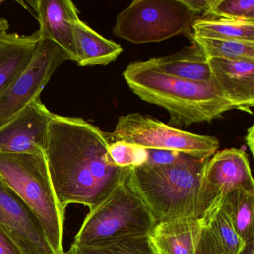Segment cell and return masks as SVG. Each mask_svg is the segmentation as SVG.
I'll return each instance as SVG.
<instances>
[{
	"label": "cell",
	"instance_id": "6da1fadb",
	"mask_svg": "<svg viewBox=\"0 0 254 254\" xmlns=\"http://www.w3.org/2000/svg\"><path fill=\"white\" fill-rule=\"evenodd\" d=\"M109 144L106 132L83 119L55 114L44 154L64 210L71 203L93 210L127 181L130 169L114 163Z\"/></svg>",
	"mask_w": 254,
	"mask_h": 254
},
{
	"label": "cell",
	"instance_id": "7a4b0ae2",
	"mask_svg": "<svg viewBox=\"0 0 254 254\" xmlns=\"http://www.w3.org/2000/svg\"><path fill=\"white\" fill-rule=\"evenodd\" d=\"M123 77L138 97L166 110L170 117L168 126L175 128L211 123L222 118L227 111L238 110L213 81L195 82L170 76L145 61L130 63Z\"/></svg>",
	"mask_w": 254,
	"mask_h": 254
},
{
	"label": "cell",
	"instance_id": "3957f363",
	"mask_svg": "<svg viewBox=\"0 0 254 254\" xmlns=\"http://www.w3.org/2000/svg\"><path fill=\"white\" fill-rule=\"evenodd\" d=\"M208 160L187 155L172 164L142 165L130 169L126 183L157 222L182 218L202 220V182Z\"/></svg>",
	"mask_w": 254,
	"mask_h": 254
},
{
	"label": "cell",
	"instance_id": "277c9868",
	"mask_svg": "<svg viewBox=\"0 0 254 254\" xmlns=\"http://www.w3.org/2000/svg\"><path fill=\"white\" fill-rule=\"evenodd\" d=\"M2 178L37 215L56 254L63 248L65 210L52 184L45 154L0 153Z\"/></svg>",
	"mask_w": 254,
	"mask_h": 254
},
{
	"label": "cell",
	"instance_id": "5b68a950",
	"mask_svg": "<svg viewBox=\"0 0 254 254\" xmlns=\"http://www.w3.org/2000/svg\"><path fill=\"white\" fill-rule=\"evenodd\" d=\"M156 224L148 206L126 182L89 212L72 245L97 246L127 238L148 236Z\"/></svg>",
	"mask_w": 254,
	"mask_h": 254
},
{
	"label": "cell",
	"instance_id": "8992f818",
	"mask_svg": "<svg viewBox=\"0 0 254 254\" xmlns=\"http://www.w3.org/2000/svg\"><path fill=\"white\" fill-rule=\"evenodd\" d=\"M198 19L184 0H134L117 15L113 32L132 44L158 43L187 33Z\"/></svg>",
	"mask_w": 254,
	"mask_h": 254
},
{
	"label": "cell",
	"instance_id": "52a82bcc",
	"mask_svg": "<svg viewBox=\"0 0 254 254\" xmlns=\"http://www.w3.org/2000/svg\"><path fill=\"white\" fill-rule=\"evenodd\" d=\"M106 136L110 142H123L145 149L177 151L201 160L210 158L220 146L215 136L184 131L139 113L119 117L115 130L106 133Z\"/></svg>",
	"mask_w": 254,
	"mask_h": 254
},
{
	"label": "cell",
	"instance_id": "ba28073f",
	"mask_svg": "<svg viewBox=\"0 0 254 254\" xmlns=\"http://www.w3.org/2000/svg\"><path fill=\"white\" fill-rule=\"evenodd\" d=\"M66 60L69 56L60 47L41 38L30 64L0 96V128L40 98L56 69Z\"/></svg>",
	"mask_w": 254,
	"mask_h": 254
},
{
	"label": "cell",
	"instance_id": "9c48e42d",
	"mask_svg": "<svg viewBox=\"0 0 254 254\" xmlns=\"http://www.w3.org/2000/svg\"><path fill=\"white\" fill-rule=\"evenodd\" d=\"M243 190L254 192V183L248 154L237 148L216 151L203 170V224L206 226L220 209L224 197L232 191Z\"/></svg>",
	"mask_w": 254,
	"mask_h": 254
},
{
	"label": "cell",
	"instance_id": "30bf717a",
	"mask_svg": "<svg viewBox=\"0 0 254 254\" xmlns=\"http://www.w3.org/2000/svg\"><path fill=\"white\" fill-rule=\"evenodd\" d=\"M0 229L23 254H56L37 215L1 178Z\"/></svg>",
	"mask_w": 254,
	"mask_h": 254
},
{
	"label": "cell",
	"instance_id": "8fae6325",
	"mask_svg": "<svg viewBox=\"0 0 254 254\" xmlns=\"http://www.w3.org/2000/svg\"><path fill=\"white\" fill-rule=\"evenodd\" d=\"M54 115L40 98L35 99L0 128V153L44 154Z\"/></svg>",
	"mask_w": 254,
	"mask_h": 254
},
{
	"label": "cell",
	"instance_id": "7c38bea8",
	"mask_svg": "<svg viewBox=\"0 0 254 254\" xmlns=\"http://www.w3.org/2000/svg\"><path fill=\"white\" fill-rule=\"evenodd\" d=\"M28 3L38 16L41 38L57 44L69 60L76 62L74 30L80 18L75 4L70 0H34Z\"/></svg>",
	"mask_w": 254,
	"mask_h": 254
},
{
	"label": "cell",
	"instance_id": "4fadbf2b",
	"mask_svg": "<svg viewBox=\"0 0 254 254\" xmlns=\"http://www.w3.org/2000/svg\"><path fill=\"white\" fill-rule=\"evenodd\" d=\"M212 81L238 110L252 115L254 105V61L208 58Z\"/></svg>",
	"mask_w": 254,
	"mask_h": 254
},
{
	"label": "cell",
	"instance_id": "5bb4252c",
	"mask_svg": "<svg viewBox=\"0 0 254 254\" xmlns=\"http://www.w3.org/2000/svg\"><path fill=\"white\" fill-rule=\"evenodd\" d=\"M203 227L195 218L157 221L148 241L154 254H195Z\"/></svg>",
	"mask_w": 254,
	"mask_h": 254
},
{
	"label": "cell",
	"instance_id": "9a60e30c",
	"mask_svg": "<svg viewBox=\"0 0 254 254\" xmlns=\"http://www.w3.org/2000/svg\"><path fill=\"white\" fill-rule=\"evenodd\" d=\"M40 40L39 31L31 35L0 33V96L30 64Z\"/></svg>",
	"mask_w": 254,
	"mask_h": 254
},
{
	"label": "cell",
	"instance_id": "2e32d148",
	"mask_svg": "<svg viewBox=\"0 0 254 254\" xmlns=\"http://www.w3.org/2000/svg\"><path fill=\"white\" fill-rule=\"evenodd\" d=\"M145 62L154 69L175 78L195 82L212 81L208 58L195 43L175 54L151 58Z\"/></svg>",
	"mask_w": 254,
	"mask_h": 254
},
{
	"label": "cell",
	"instance_id": "e0dca14e",
	"mask_svg": "<svg viewBox=\"0 0 254 254\" xmlns=\"http://www.w3.org/2000/svg\"><path fill=\"white\" fill-rule=\"evenodd\" d=\"M74 32L79 66H107L123 52L120 44L104 38L82 20L76 22Z\"/></svg>",
	"mask_w": 254,
	"mask_h": 254
},
{
	"label": "cell",
	"instance_id": "ac0fdd59",
	"mask_svg": "<svg viewBox=\"0 0 254 254\" xmlns=\"http://www.w3.org/2000/svg\"><path fill=\"white\" fill-rule=\"evenodd\" d=\"M221 208L228 214L236 232L246 244L248 254H254V192L232 191L224 197Z\"/></svg>",
	"mask_w": 254,
	"mask_h": 254
},
{
	"label": "cell",
	"instance_id": "d6986e66",
	"mask_svg": "<svg viewBox=\"0 0 254 254\" xmlns=\"http://www.w3.org/2000/svg\"><path fill=\"white\" fill-rule=\"evenodd\" d=\"M191 30L200 38L254 42V21L204 17L196 20Z\"/></svg>",
	"mask_w": 254,
	"mask_h": 254
},
{
	"label": "cell",
	"instance_id": "ffe728a7",
	"mask_svg": "<svg viewBox=\"0 0 254 254\" xmlns=\"http://www.w3.org/2000/svg\"><path fill=\"white\" fill-rule=\"evenodd\" d=\"M190 36L193 43L201 47L207 58L254 61V42L200 38L191 34Z\"/></svg>",
	"mask_w": 254,
	"mask_h": 254
},
{
	"label": "cell",
	"instance_id": "44dd1931",
	"mask_svg": "<svg viewBox=\"0 0 254 254\" xmlns=\"http://www.w3.org/2000/svg\"><path fill=\"white\" fill-rule=\"evenodd\" d=\"M65 254H154L148 236L127 238L97 245L83 247L71 245Z\"/></svg>",
	"mask_w": 254,
	"mask_h": 254
},
{
	"label": "cell",
	"instance_id": "7402d4cb",
	"mask_svg": "<svg viewBox=\"0 0 254 254\" xmlns=\"http://www.w3.org/2000/svg\"><path fill=\"white\" fill-rule=\"evenodd\" d=\"M206 226L212 230L230 254H248L246 244L238 234L230 216L222 208L213 214Z\"/></svg>",
	"mask_w": 254,
	"mask_h": 254
},
{
	"label": "cell",
	"instance_id": "603a6c76",
	"mask_svg": "<svg viewBox=\"0 0 254 254\" xmlns=\"http://www.w3.org/2000/svg\"><path fill=\"white\" fill-rule=\"evenodd\" d=\"M206 17L254 21V1L209 0V9Z\"/></svg>",
	"mask_w": 254,
	"mask_h": 254
},
{
	"label": "cell",
	"instance_id": "cb8c5ba5",
	"mask_svg": "<svg viewBox=\"0 0 254 254\" xmlns=\"http://www.w3.org/2000/svg\"><path fill=\"white\" fill-rule=\"evenodd\" d=\"M108 151L114 163L121 168L137 167L148 160L147 149L126 142H110Z\"/></svg>",
	"mask_w": 254,
	"mask_h": 254
},
{
	"label": "cell",
	"instance_id": "d4e9b609",
	"mask_svg": "<svg viewBox=\"0 0 254 254\" xmlns=\"http://www.w3.org/2000/svg\"><path fill=\"white\" fill-rule=\"evenodd\" d=\"M195 254H230L221 245L215 233L204 226L196 249Z\"/></svg>",
	"mask_w": 254,
	"mask_h": 254
},
{
	"label": "cell",
	"instance_id": "484cf974",
	"mask_svg": "<svg viewBox=\"0 0 254 254\" xmlns=\"http://www.w3.org/2000/svg\"><path fill=\"white\" fill-rule=\"evenodd\" d=\"M148 160L145 164L151 166H162L177 163L182 160L187 154L166 150L147 149Z\"/></svg>",
	"mask_w": 254,
	"mask_h": 254
},
{
	"label": "cell",
	"instance_id": "4316f807",
	"mask_svg": "<svg viewBox=\"0 0 254 254\" xmlns=\"http://www.w3.org/2000/svg\"><path fill=\"white\" fill-rule=\"evenodd\" d=\"M0 254H23L12 239L0 229Z\"/></svg>",
	"mask_w": 254,
	"mask_h": 254
},
{
	"label": "cell",
	"instance_id": "83f0119b",
	"mask_svg": "<svg viewBox=\"0 0 254 254\" xmlns=\"http://www.w3.org/2000/svg\"><path fill=\"white\" fill-rule=\"evenodd\" d=\"M184 2L198 18L199 15L201 14H203V17H206L209 0H184Z\"/></svg>",
	"mask_w": 254,
	"mask_h": 254
},
{
	"label": "cell",
	"instance_id": "f1b7e54d",
	"mask_svg": "<svg viewBox=\"0 0 254 254\" xmlns=\"http://www.w3.org/2000/svg\"><path fill=\"white\" fill-rule=\"evenodd\" d=\"M254 126H252L248 130L246 136H245V142L248 145V148L251 150V152L254 154Z\"/></svg>",
	"mask_w": 254,
	"mask_h": 254
},
{
	"label": "cell",
	"instance_id": "f546056e",
	"mask_svg": "<svg viewBox=\"0 0 254 254\" xmlns=\"http://www.w3.org/2000/svg\"><path fill=\"white\" fill-rule=\"evenodd\" d=\"M9 29V24H8V20L5 19H0V33L3 32H6Z\"/></svg>",
	"mask_w": 254,
	"mask_h": 254
}]
</instances>
